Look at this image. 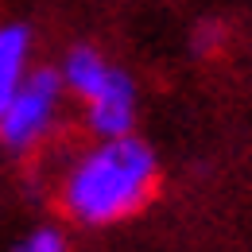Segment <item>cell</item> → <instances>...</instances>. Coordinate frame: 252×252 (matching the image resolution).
I'll return each instance as SVG.
<instances>
[{
	"label": "cell",
	"instance_id": "5b68a950",
	"mask_svg": "<svg viewBox=\"0 0 252 252\" xmlns=\"http://www.w3.org/2000/svg\"><path fill=\"white\" fill-rule=\"evenodd\" d=\"M28 59H32V32L24 24H0V117L20 78L28 74Z\"/></svg>",
	"mask_w": 252,
	"mask_h": 252
},
{
	"label": "cell",
	"instance_id": "52a82bcc",
	"mask_svg": "<svg viewBox=\"0 0 252 252\" xmlns=\"http://www.w3.org/2000/svg\"><path fill=\"white\" fill-rule=\"evenodd\" d=\"M218 35H221V28H218V24H206V28L198 32V39H194V47H198V51H214Z\"/></svg>",
	"mask_w": 252,
	"mask_h": 252
},
{
	"label": "cell",
	"instance_id": "3957f363",
	"mask_svg": "<svg viewBox=\"0 0 252 252\" xmlns=\"http://www.w3.org/2000/svg\"><path fill=\"white\" fill-rule=\"evenodd\" d=\"M86 128L97 140L132 136V128H136V86L125 70H117L109 78V86L94 101H86Z\"/></svg>",
	"mask_w": 252,
	"mask_h": 252
},
{
	"label": "cell",
	"instance_id": "8992f818",
	"mask_svg": "<svg viewBox=\"0 0 252 252\" xmlns=\"http://www.w3.org/2000/svg\"><path fill=\"white\" fill-rule=\"evenodd\" d=\"M12 252H70V245H66V233L59 225H35L32 233H24L16 241Z\"/></svg>",
	"mask_w": 252,
	"mask_h": 252
},
{
	"label": "cell",
	"instance_id": "277c9868",
	"mask_svg": "<svg viewBox=\"0 0 252 252\" xmlns=\"http://www.w3.org/2000/svg\"><path fill=\"white\" fill-rule=\"evenodd\" d=\"M113 74H117V66L109 63L101 51H94V47H74V51H66L63 66H59L63 90H66V94H74L82 105L94 101V97L109 86Z\"/></svg>",
	"mask_w": 252,
	"mask_h": 252
},
{
	"label": "cell",
	"instance_id": "6da1fadb",
	"mask_svg": "<svg viewBox=\"0 0 252 252\" xmlns=\"http://www.w3.org/2000/svg\"><path fill=\"white\" fill-rule=\"evenodd\" d=\"M159 159L156 152L136 140H97L90 152H82L78 163L63 179V210L78 225H117L132 218L156 190Z\"/></svg>",
	"mask_w": 252,
	"mask_h": 252
},
{
	"label": "cell",
	"instance_id": "7a4b0ae2",
	"mask_svg": "<svg viewBox=\"0 0 252 252\" xmlns=\"http://www.w3.org/2000/svg\"><path fill=\"white\" fill-rule=\"evenodd\" d=\"M63 78L59 70L51 66H39L28 70L16 86L12 101L4 105V117H0V144L12 152V156H28L35 152L51 128L59 121V109H63Z\"/></svg>",
	"mask_w": 252,
	"mask_h": 252
}]
</instances>
